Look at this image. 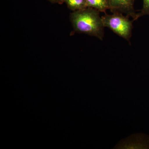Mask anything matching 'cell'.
I'll list each match as a JSON object with an SVG mask.
<instances>
[{
    "label": "cell",
    "mask_w": 149,
    "mask_h": 149,
    "mask_svg": "<svg viewBox=\"0 0 149 149\" xmlns=\"http://www.w3.org/2000/svg\"><path fill=\"white\" fill-rule=\"evenodd\" d=\"M70 20L74 32L103 40L104 27L99 11L90 7L74 11L70 14Z\"/></svg>",
    "instance_id": "cell-1"
},
{
    "label": "cell",
    "mask_w": 149,
    "mask_h": 149,
    "mask_svg": "<svg viewBox=\"0 0 149 149\" xmlns=\"http://www.w3.org/2000/svg\"><path fill=\"white\" fill-rule=\"evenodd\" d=\"M129 17L128 15L124 16L122 13L109 15L106 13L102 18L104 27L109 28L118 36L130 42L134 21L130 20Z\"/></svg>",
    "instance_id": "cell-2"
},
{
    "label": "cell",
    "mask_w": 149,
    "mask_h": 149,
    "mask_svg": "<svg viewBox=\"0 0 149 149\" xmlns=\"http://www.w3.org/2000/svg\"><path fill=\"white\" fill-rule=\"evenodd\" d=\"M110 10L112 13L125 14L135 21L136 13L134 9L135 0H109Z\"/></svg>",
    "instance_id": "cell-3"
},
{
    "label": "cell",
    "mask_w": 149,
    "mask_h": 149,
    "mask_svg": "<svg viewBox=\"0 0 149 149\" xmlns=\"http://www.w3.org/2000/svg\"><path fill=\"white\" fill-rule=\"evenodd\" d=\"M118 147V148L149 149V136L140 133L131 136L121 142Z\"/></svg>",
    "instance_id": "cell-4"
},
{
    "label": "cell",
    "mask_w": 149,
    "mask_h": 149,
    "mask_svg": "<svg viewBox=\"0 0 149 149\" xmlns=\"http://www.w3.org/2000/svg\"><path fill=\"white\" fill-rule=\"evenodd\" d=\"M88 7L92 8L100 12L106 13V11L110 9L109 0H86Z\"/></svg>",
    "instance_id": "cell-5"
},
{
    "label": "cell",
    "mask_w": 149,
    "mask_h": 149,
    "mask_svg": "<svg viewBox=\"0 0 149 149\" xmlns=\"http://www.w3.org/2000/svg\"><path fill=\"white\" fill-rule=\"evenodd\" d=\"M68 8L72 11L80 10L88 7L86 0H64Z\"/></svg>",
    "instance_id": "cell-6"
},
{
    "label": "cell",
    "mask_w": 149,
    "mask_h": 149,
    "mask_svg": "<svg viewBox=\"0 0 149 149\" xmlns=\"http://www.w3.org/2000/svg\"><path fill=\"white\" fill-rule=\"evenodd\" d=\"M146 15H149V0H143V8L139 13L136 14L135 21L141 17Z\"/></svg>",
    "instance_id": "cell-7"
},
{
    "label": "cell",
    "mask_w": 149,
    "mask_h": 149,
    "mask_svg": "<svg viewBox=\"0 0 149 149\" xmlns=\"http://www.w3.org/2000/svg\"><path fill=\"white\" fill-rule=\"evenodd\" d=\"M50 1L55 3L62 4L64 3V0H49Z\"/></svg>",
    "instance_id": "cell-8"
}]
</instances>
